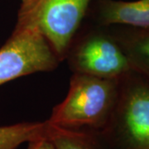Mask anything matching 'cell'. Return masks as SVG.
<instances>
[{
    "label": "cell",
    "instance_id": "1",
    "mask_svg": "<svg viewBox=\"0 0 149 149\" xmlns=\"http://www.w3.org/2000/svg\"><path fill=\"white\" fill-rule=\"evenodd\" d=\"M118 80L73 73L67 95L54 107L48 123L67 128L105 127L117 101Z\"/></svg>",
    "mask_w": 149,
    "mask_h": 149
},
{
    "label": "cell",
    "instance_id": "2",
    "mask_svg": "<svg viewBox=\"0 0 149 149\" xmlns=\"http://www.w3.org/2000/svg\"><path fill=\"white\" fill-rule=\"evenodd\" d=\"M65 60L73 73L118 80L132 69L109 26L85 21Z\"/></svg>",
    "mask_w": 149,
    "mask_h": 149
},
{
    "label": "cell",
    "instance_id": "3",
    "mask_svg": "<svg viewBox=\"0 0 149 149\" xmlns=\"http://www.w3.org/2000/svg\"><path fill=\"white\" fill-rule=\"evenodd\" d=\"M105 128L124 149H149V79L131 70L118 80L115 106Z\"/></svg>",
    "mask_w": 149,
    "mask_h": 149
},
{
    "label": "cell",
    "instance_id": "4",
    "mask_svg": "<svg viewBox=\"0 0 149 149\" xmlns=\"http://www.w3.org/2000/svg\"><path fill=\"white\" fill-rule=\"evenodd\" d=\"M93 0H24L17 23L37 28L61 61L85 22Z\"/></svg>",
    "mask_w": 149,
    "mask_h": 149
},
{
    "label": "cell",
    "instance_id": "5",
    "mask_svg": "<svg viewBox=\"0 0 149 149\" xmlns=\"http://www.w3.org/2000/svg\"><path fill=\"white\" fill-rule=\"evenodd\" d=\"M60 62L50 43L37 28L17 23L0 47V85L22 76L54 70Z\"/></svg>",
    "mask_w": 149,
    "mask_h": 149
},
{
    "label": "cell",
    "instance_id": "6",
    "mask_svg": "<svg viewBox=\"0 0 149 149\" xmlns=\"http://www.w3.org/2000/svg\"><path fill=\"white\" fill-rule=\"evenodd\" d=\"M85 21L100 26L149 29V0H93Z\"/></svg>",
    "mask_w": 149,
    "mask_h": 149
},
{
    "label": "cell",
    "instance_id": "7",
    "mask_svg": "<svg viewBox=\"0 0 149 149\" xmlns=\"http://www.w3.org/2000/svg\"><path fill=\"white\" fill-rule=\"evenodd\" d=\"M131 69L149 79V29L109 26Z\"/></svg>",
    "mask_w": 149,
    "mask_h": 149
},
{
    "label": "cell",
    "instance_id": "8",
    "mask_svg": "<svg viewBox=\"0 0 149 149\" xmlns=\"http://www.w3.org/2000/svg\"><path fill=\"white\" fill-rule=\"evenodd\" d=\"M47 127V120L2 126L0 127V149H17L21 144L46 135Z\"/></svg>",
    "mask_w": 149,
    "mask_h": 149
},
{
    "label": "cell",
    "instance_id": "9",
    "mask_svg": "<svg viewBox=\"0 0 149 149\" xmlns=\"http://www.w3.org/2000/svg\"><path fill=\"white\" fill-rule=\"evenodd\" d=\"M46 135L57 149H101L94 135L76 128H63L48 123Z\"/></svg>",
    "mask_w": 149,
    "mask_h": 149
},
{
    "label": "cell",
    "instance_id": "10",
    "mask_svg": "<svg viewBox=\"0 0 149 149\" xmlns=\"http://www.w3.org/2000/svg\"><path fill=\"white\" fill-rule=\"evenodd\" d=\"M27 149H57L47 135L32 140L28 143Z\"/></svg>",
    "mask_w": 149,
    "mask_h": 149
},
{
    "label": "cell",
    "instance_id": "11",
    "mask_svg": "<svg viewBox=\"0 0 149 149\" xmlns=\"http://www.w3.org/2000/svg\"><path fill=\"white\" fill-rule=\"evenodd\" d=\"M22 1H24V0H22Z\"/></svg>",
    "mask_w": 149,
    "mask_h": 149
}]
</instances>
